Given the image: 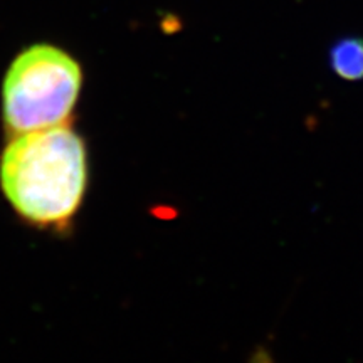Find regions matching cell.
<instances>
[{"label":"cell","instance_id":"1","mask_svg":"<svg viewBox=\"0 0 363 363\" xmlns=\"http://www.w3.org/2000/svg\"><path fill=\"white\" fill-rule=\"evenodd\" d=\"M0 187L27 224L66 229L88 189L84 140L67 125L13 135L0 157Z\"/></svg>","mask_w":363,"mask_h":363},{"label":"cell","instance_id":"3","mask_svg":"<svg viewBox=\"0 0 363 363\" xmlns=\"http://www.w3.org/2000/svg\"><path fill=\"white\" fill-rule=\"evenodd\" d=\"M330 66L340 79L363 81V39L337 40L330 49Z\"/></svg>","mask_w":363,"mask_h":363},{"label":"cell","instance_id":"2","mask_svg":"<svg viewBox=\"0 0 363 363\" xmlns=\"http://www.w3.org/2000/svg\"><path fill=\"white\" fill-rule=\"evenodd\" d=\"M83 67L59 45L35 43L13 57L4 78V123L11 135L66 125L78 103Z\"/></svg>","mask_w":363,"mask_h":363}]
</instances>
